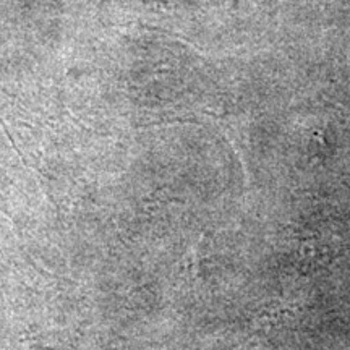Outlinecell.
Returning <instances> with one entry per match:
<instances>
[{
  "instance_id": "1",
  "label": "cell",
  "mask_w": 350,
  "mask_h": 350,
  "mask_svg": "<svg viewBox=\"0 0 350 350\" xmlns=\"http://www.w3.org/2000/svg\"><path fill=\"white\" fill-rule=\"evenodd\" d=\"M336 243L329 240H310L300 247V256L305 265L323 266L336 256Z\"/></svg>"
}]
</instances>
